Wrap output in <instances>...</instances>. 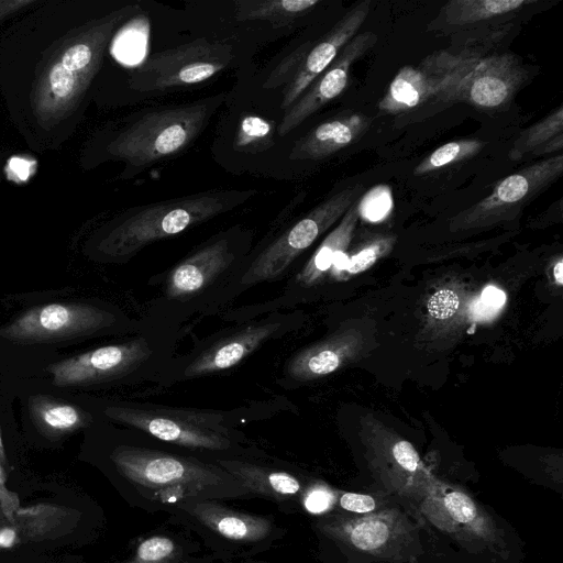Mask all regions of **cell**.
<instances>
[{
  "label": "cell",
  "mask_w": 563,
  "mask_h": 563,
  "mask_svg": "<svg viewBox=\"0 0 563 563\" xmlns=\"http://www.w3.org/2000/svg\"><path fill=\"white\" fill-rule=\"evenodd\" d=\"M393 454L398 464L409 471L417 470L419 464V455L411 443L407 441H399L394 445Z\"/></svg>",
  "instance_id": "36"
},
{
  "label": "cell",
  "mask_w": 563,
  "mask_h": 563,
  "mask_svg": "<svg viewBox=\"0 0 563 563\" xmlns=\"http://www.w3.org/2000/svg\"><path fill=\"white\" fill-rule=\"evenodd\" d=\"M252 194L212 190L141 207L112 231L104 241V251L112 256L133 255L151 243L177 235L235 208Z\"/></svg>",
  "instance_id": "2"
},
{
  "label": "cell",
  "mask_w": 563,
  "mask_h": 563,
  "mask_svg": "<svg viewBox=\"0 0 563 563\" xmlns=\"http://www.w3.org/2000/svg\"><path fill=\"white\" fill-rule=\"evenodd\" d=\"M175 549L174 542L165 537L144 540L136 550V558L143 562H157L168 558Z\"/></svg>",
  "instance_id": "32"
},
{
  "label": "cell",
  "mask_w": 563,
  "mask_h": 563,
  "mask_svg": "<svg viewBox=\"0 0 563 563\" xmlns=\"http://www.w3.org/2000/svg\"><path fill=\"white\" fill-rule=\"evenodd\" d=\"M51 90L58 98L67 97L75 85L74 74L60 63L53 66L48 76Z\"/></svg>",
  "instance_id": "35"
},
{
  "label": "cell",
  "mask_w": 563,
  "mask_h": 563,
  "mask_svg": "<svg viewBox=\"0 0 563 563\" xmlns=\"http://www.w3.org/2000/svg\"><path fill=\"white\" fill-rule=\"evenodd\" d=\"M388 537L387 526L380 520H364L351 533L352 542L362 550L379 548Z\"/></svg>",
  "instance_id": "29"
},
{
  "label": "cell",
  "mask_w": 563,
  "mask_h": 563,
  "mask_svg": "<svg viewBox=\"0 0 563 563\" xmlns=\"http://www.w3.org/2000/svg\"><path fill=\"white\" fill-rule=\"evenodd\" d=\"M554 280L559 286L563 285V261L560 257L553 267Z\"/></svg>",
  "instance_id": "41"
},
{
  "label": "cell",
  "mask_w": 563,
  "mask_h": 563,
  "mask_svg": "<svg viewBox=\"0 0 563 563\" xmlns=\"http://www.w3.org/2000/svg\"><path fill=\"white\" fill-rule=\"evenodd\" d=\"M93 49L87 43L70 46L62 57V65L71 73L87 68L92 60Z\"/></svg>",
  "instance_id": "34"
},
{
  "label": "cell",
  "mask_w": 563,
  "mask_h": 563,
  "mask_svg": "<svg viewBox=\"0 0 563 563\" xmlns=\"http://www.w3.org/2000/svg\"><path fill=\"white\" fill-rule=\"evenodd\" d=\"M356 346L354 334H335L294 355L287 363V374L298 382L329 375L354 356Z\"/></svg>",
  "instance_id": "18"
},
{
  "label": "cell",
  "mask_w": 563,
  "mask_h": 563,
  "mask_svg": "<svg viewBox=\"0 0 563 563\" xmlns=\"http://www.w3.org/2000/svg\"><path fill=\"white\" fill-rule=\"evenodd\" d=\"M277 322L256 323L223 339L203 351L185 369L187 378L227 371L258 349L279 329Z\"/></svg>",
  "instance_id": "16"
},
{
  "label": "cell",
  "mask_w": 563,
  "mask_h": 563,
  "mask_svg": "<svg viewBox=\"0 0 563 563\" xmlns=\"http://www.w3.org/2000/svg\"><path fill=\"white\" fill-rule=\"evenodd\" d=\"M395 241L394 235H378L355 250L353 254H347L346 265L340 278L345 275L353 276L371 268L380 257L390 252Z\"/></svg>",
  "instance_id": "27"
},
{
  "label": "cell",
  "mask_w": 563,
  "mask_h": 563,
  "mask_svg": "<svg viewBox=\"0 0 563 563\" xmlns=\"http://www.w3.org/2000/svg\"><path fill=\"white\" fill-rule=\"evenodd\" d=\"M224 99L221 93L145 113L119 137V155L142 167L181 152L200 134Z\"/></svg>",
  "instance_id": "3"
},
{
  "label": "cell",
  "mask_w": 563,
  "mask_h": 563,
  "mask_svg": "<svg viewBox=\"0 0 563 563\" xmlns=\"http://www.w3.org/2000/svg\"><path fill=\"white\" fill-rule=\"evenodd\" d=\"M372 124L363 113H350L328 120L299 139L291 148L290 159H321L356 142Z\"/></svg>",
  "instance_id": "17"
},
{
  "label": "cell",
  "mask_w": 563,
  "mask_h": 563,
  "mask_svg": "<svg viewBox=\"0 0 563 563\" xmlns=\"http://www.w3.org/2000/svg\"><path fill=\"white\" fill-rule=\"evenodd\" d=\"M563 148V107L523 130L514 142L509 158L518 161L527 154L544 155Z\"/></svg>",
  "instance_id": "22"
},
{
  "label": "cell",
  "mask_w": 563,
  "mask_h": 563,
  "mask_svg": "<svg viewBox=\"0 0 563 563\" xmlns=\"http://www.w3.org/2000/svg\"><path fill=\"white\" fill-rule=\"evenodd\" d=\"M484 143L477 139L451 141L435 148L415 168L416 175H424L444 166L467 159L482 151Z\"/></svg>",
  "instance_id": "25"
},
{
  "label": "cell",
  "mask_w": 563,
  "mask_h": 563,
  "mask_svg": "<svg viewBox=\"0 0 563 563\" xmlns=\"http://www.w3.org/2000/svg\"><path fill=\"white\" fill-rule=\"evenodd\" d=\"M151 347L144 339L110 344L52 363L46 371L58 387L87 386L119 377L144 362Z\"/></svg>",
  "instance_id": "10"
},
{
  "label": "cell",
  "mask_w": 563,
  "mask_h": 563,
  "mask_svg": "<svg viewBox=\"0 0 563 563\" xmlns=\"http://www.w3.org/2000/svg\"><path fill=\"white\" fill-rule=\"evenodd\" d=\"M104 415L112 420L139 429L161 441L191 450L225 451L231 440L211 428L206 419L191 413L168 412L157 409L110 406Z\"/></svg>",
  "instance_id": "9"
},
{
  "label": "cell",
  "mask_w": 563,
  "mask_h": 563,
  "mask_svg": "<svg viewBox=\"0 0 563 563\" xmlns=\"http://www.w3.org/2000/svg\"><path fill=\"white\" fill-rule=\"evenodd\" d=\"M216 510L208 515L206 525L219 537L236 543H249L260 539L262 528L258 520L244 518L229 510Z\"/></svg>",
  "instance_id": "24"
},
{
  "label": "cell",
  "mask_w": 563,
  "mask_h": 563,
  "mask_svg": "<svg viewBox=\"0 0 563 563\" xmlns=\"http://www.w3.org/2000/svg\"><path fill=\"white\" fill-rule=\"evenodd\" d=\"M7 474L3 470V466L0 464V486H5Z\"/></svg>",
  "instance_id": "43"
},
{
  "label": "cell",
  "mask_w": 563,
  "mask_h": 563,
  "mask_svg": "<svg viewBox=\"0 0 563 563\" xmlns=\"http://www.w3.org/2000/svg\"><path fill=\"white\" fill-rule=\"evenodd\" d=\"M526 78V69L512 54L479 58L446 100L463 101L483 110L500 109L512 100Z\"/></svg>",
  "instance_id": "11"
},
{
  "label": "cell",
  "mask_w": 563,
  "mask_h": 563,
  "mask_svg": "<svg viewBox=\"0 0 563 563\" xmlns=\"http://www.w3.org/2000/svg\"><path fill=\"white\" fill-rule=\"evenodd\" d=\"M377 35L365 31L357 33L340 51L335 59L303 93L285 111L278 125V134L284 136L299 126L305 120L336 98L346 87L352 65L376 43Z\"/></svg>",
  "instance_id": "13"
},
{
  "label": "cell",
  "mask_w": 563,
  "mask_h": 563,
  "mask_svg": "<svg viewBox=\"0 0 563 563\" xmlns=\"http://www.w3.org/2000/svg\"><path fill=\"white\" fill-rule=\"evenodd\" d=\"M110 459L119 474L134 487L141 504L174 506L236 497L247 489L220 465L164 451L120 445Z\"/></svg>",
  "instance_id": "1"
},
{
  "label": "cell",
  "mask_w": 563,
  "mask_h": 563,
  "mask_svg": "<svg viewBox=\"0 0 563 563\" xmlns=\"http://www.w3.org/2000/svg\"><path fill=\"white\" fill-rule=\"evenodd\" d=\"M562 172V154L526 166L500 180L490 195L452 218V229L485 228L514 219L555 183Z\"/></svg>",
  "instance_id": "6"
},
{
  "label": "cell",
  "mask_w": 563,
  "mask_h": 563,
  "mask_svg": "<svg viewBox=\"0 0 563 563\" xmlns=\"http://www.w3.org/2000/svg\"><path fill=\"white\" fill-rule=\"evenodd\" d=\"M114 322V317L91 305L55 302L30 308L0 329L15 343H46L91 334Z\"/></svg>",
  "instance_id": "8"
},
{
  "label": "cell",
  "mask_w": 563,
  "mask_h": 563,
  "mask_svg": "<svg viewBox=\"0 0 563 563\" xmlns=\"http://www.w3.org/2000/svg\"><path fill=\"white\" fill-rule=\"evenodd\" d=\"M506 295L496 286H487L473 305V313L477 319L488 320L495 317L505 306Z\"/></svg>",
  "instance_id": "30"
},
{
  "label": "cell",
  "mask_w": 563,
  "mask_h": 563,
  "mask_svg": "<svg viewBox=\"0 0 563 563\" xmlns=\"http://www.w3.org/2000/svg\"><path fill=\"white\" fill-rule=\"evenodd\" d=\"M369 10L371 1L357 3L316 44H305L300 52H294L290 57L299 63L284 90L280 103L283 110L286 111L330 66L345 44L357 34Z\"/></svg>",
  "instance_id": "12"
},
{
  "label": "cell",
  "mask_w": 563,
  "mask_h": 563,
  "mask_svg": "<svg viewBox=\"0 0 563 563\" xmlns=\"http://www.w3.org/2000/svg\"><path fill=\"white\" fill-rule=\"evenodd\" d=\"M357 201L346 210L339 224L318 246L297 275V283L302 286H312L319 283L325 273L331 269L335 258L346 252L360 219Z\"/></svg>",
  "instance_id": "20"
},
{
  "label": "cell",
  "mask_w": 563,
  "mask_h": 563,
  "mask_svg": "<svg viewBox=\"0 0 563 563\" xmlns=\"http://www.w3.org/2000/svg\"><path fill=\"white\" fill-rule=\"evenodd\" d=\"M341 506L353 512H368L375 508V501L371 496L346 493L340 499Z\"/></svg>",
  "instance_id": "38"
},
{
  "label": "cell",
  "mask_w": 563,
  "mask_h": 563,
  "mask_svg": "<svg viewBox=\"0 0 563 563\" xmlns=\"http://www.w3.org/2000/svg\"><path fill=\"white\" fill-rule=\"evenodd\" d=\"M358 216L366 221L378 222L388 217L393 208L391 192L379 185L361 196L357 201Z\"/></svg>",
  "instance_id": "28"
},
{
  "label": "cell",
  "mask_w": 563,
  "mask_h": 563,
  "mask_svg": "<svg viewBox=\"0 0 563 563\" xmlns=\"http://www.w3.org/2000/svg\"><path fill=\"white\" fill-rule=\"evenodd\" d=\"M234 58L232 44L200 37L157 52L131 73V86L141 92L190 87L224 70Z\"/></svg>",
  "instance_id": "4"
},
{
  "label": "cell",
  "mask_w": 563,
  "mask_h": 563,
  "mask_svg": "<svg viewBox=\"0 0 563 563\" xmlns=\"http://www.w3.org/2000/svg\"><path fill=\"white\" fill-rule=\"evenodd\" d=\"M460 300L455 291L441 289L434 292L428 301V311L431 317L439 320L451 318L459 308Z\"/></svg>",
  "instance_id": "31"
},
{
  "label": "cell",
  "mask_w": 563,
  "mask_h": 563,
  "mask_svg": "<svg viewBox=\"0 0 563 563\" xmlns=\"http://www.w3.org/2000/svg\"><path fill=\"white\" fill-rule=\"evenodd\" d=\"M27 406L35 427L49 439L70 434L92 422L91 415L82 408L49 396L33 395Z\"/></svg>",
  "instance_id": "19"
},
{
  "label": "cell",
  "mask_w": 563,
  "mask_h": 563,
  "mask_svg": "<svg viewBox=\"0 0 563 563\" xmlns=\"http://www.w3.org/2000/svg\"><path fill=\"white\" fill-rule=\"evenodd\" d=\"M536 0H452L442 8L443 21L451 26H464L503 16Z\"/></svg>",
  "instance_id": "23"
},
{
  "label": "cell",
  "mask_w": 563,
  "mask_h": 563,
  "mask_svg": "<svg viewBox=\"0 0 563 563\" xmlns=\"http://www.w3.org/2000/svg\"><path fill=\"white\" fill-rule=\"evenodd\" d=\"M0 464L4 466L7 464V456L4 451V445L2 441L1 430H0Z\"/></svg>",
  "instance_id": "42"
},
{
  "label": "cell",
  "mask_w": 563,
  "mask_h": 563,
  "mask_svg": "<svg viewBox=\"0 0 563 563\" xmlns=\"http://www.w3.org/2000/svg\"><path fill=\"white\" fill-rule=\"evenodd\" d=\"M19 508L20 500L18 495L9 490L5 486H0V514L7 523L13 521L14 515ZM0 526H2L1 521Z\"/></svg>",
  "instance_id": "39"
},
{
  "label": "cell",
  "mask_w": 563,
  "mask_h": 563,
  "mask_svg": "<svg viewBox=\"0 0 563 563\" xmlns=\"http://www.w3.org/2000/svg\"><path fill=\"white\" fill-rule=\"evenodd\" d=\"M319 3V0H240L234 2V18L239 22L266 21L275 27L289 26Z\"/></svg>",
  "instance_id": "21"
},
{
  "label": "cell",
  "mask_w": 563,
  "mask_h": 563,
  "mask_svg": "<svg viewBox=\"0 0 563 563\" xmlns=\"http://www.w3.org/2000/svg\"><path fill=\"white\" fill-rule=\"evenodd\" d=\"M444 505L451 516L459 522H470L476 516L474 503L463 493L453 492L448 494L444 498Z\"/></svg>",
  "instance_id": "33"
},
{
  "label": "cell",
  "mask_w": 563,
  "mask_h": 563,
  "mask_svg": "<svg viewBox=\"0 0 563 563\" xmlns=\"http://www.w3.org/2000/svg\"><path fill=\"white\" fill-rule=\"evenodd\" d=\"M80 520L77 509L40 503L20 507L11 523L0 526V549L64 537L75 530Z\"/></svg>",
  "instance_id": "14"
},
{
  "label": "cell",
  "mask_w": 563,
  "mask_h": 563,
  "mask_svg": "<svg viewBox=\"0 0 563 563\" xmlns=\"http://www.w3.org/2000/svg\"><path fill=\"white\" fill-rule=\"evenodd\" d=\"M10 168L18 176L19 179H26L30 174V165L22 158H13L10 162Z\"/></svg>",
  "instance_id": "40"
},
{
  "label": "cell",
  "mask_w": 563,
  "mask_h": 563,
  "mask_svg": "<svg viewBox=\"0 0 563 563\" xmlns=\"http://www.w3.org/2000/svg\"><path fill=\"white\" fill-rule=\"evenodd\" d=\"M274 124L260 115H244L239 123L234 145L246 153H258L273 145Z\"/></svg>",
  "instance_id": "26"
},
{
  "label": "cell",
  "mask_w": 563,
  "mask_h": 563,
  "mask_svg": "<svg viewBox=\"0 0 563 563\" xmlns=\"http://www.w3.org/2000/svg\"><path fill=\"white\" fill-rule=\"evenodd\" d=\"M333 496L322 487H317L309 492L305 497V507L312 514L325 511L332 504Z\"/></svg>",
  "instance_id": "37"
},
{
  "label": "cell",
  "mask_w": 563,
  "mask_h": 563,
  "mask_svg": "<svg viewBox=\"0 0 563 563\" xmlns=\"http://www.w3.org/2000/svg\"><path fill=\"white\" fill-rule=\"evenodd\" d=\"M233 258L224 238L205 245L172 268L166 279V295L176 299L197 295L223 273Z\"/></svg>",
  "instance_id": "15"
},
{
  "label": "cell",
  "mask_w": 563,
  "mask_h": 563,
  "mask_svg": "<svg viewBox=\"0 0 563 563\" xmlns=\"http://www.w3.org/2000/svg\"><path fill=\"white\" fill-rule=\"evenodd\" d=\"M362 195L363 186L357 184L322 201L256 256L242 276V284L253 285L282 275Z\"/></svg>",
  "instance_id": "5"
},
{
  "label": "cell",
  "mask_w": 563,
  "mask_h": 563,
  "mask_svg": "<svg viewBox=\"0 0 563 563\" xmlns=\"http://www.w3.org/2000/svg\"><path fill=\"white\" fill-rule=\"evenodd\" d=\"M479 58L463 53H434L418 66L401 67L378 102L380 111L399 114L435 97L445 100Z\"/></svg>",
  "instance_id": "7"
}]
</instances>
